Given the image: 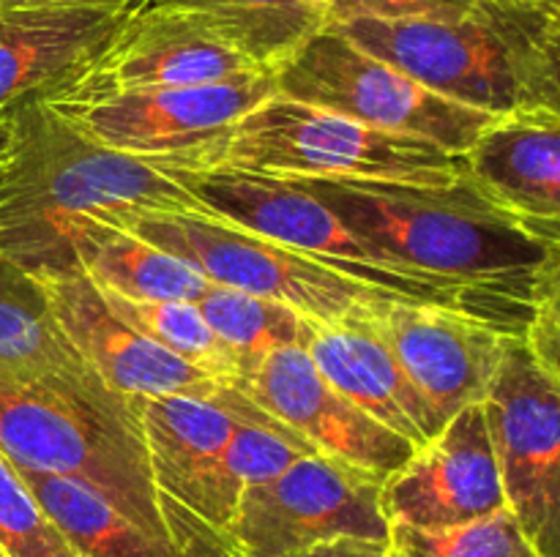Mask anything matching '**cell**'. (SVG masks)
<instances>
[{
  "instance_id": "1",
  "label": "cell",
  "mask_w": 560,
  "mask_h": 557,
  "mask_svg": "<svg viewBox=\"0 0 560 557\" xmlns=\"http://www.w3.org/2000/svg\"><path fill=\"white\" fill-rule=\"evenodd\" d=\"M350 233L416 271L495 306L525 336L539 278L560 262L545 238L465 175L452 186L293 178Z\"/></svg>"
},
{
  "instance_id": "2",
  "label": "cell",
  "mask_w": 560,
  "mask_h": 557,
  "mask_svg": "<svg viewBox=\"0 0 560 557\" xmlns=\"http://www.w3.org/2000/svg\"><path fill=\"white\" fill-rule=\"evenodd\" d=\"M202 213L167 167L91 140L47 98L5 112L0 142V257L31 276L80 271L71 235L82 218Z\"/></svg>"
},
{
  "instance_id": "3",
  "label": "cell",
  "mask_w": 560,
  "mask_h": 557,
  "mask_svg": "<svg viewBox=\"0 0 560 557\" xmlns=\"http://www.w3.org/2000/svg\"><path fill=\"white\" fill-rule=\"evenodd\" d=\"M0 451L20 470L91 486L145 533L170 541L137 399L104 380L0 364Z\"/></svg>"
},
{
  "instance_id": "4",
  "label": "cell",
  "mask_w": 560,
  "mask_h": 557,
  "mask_svg": "<svg viewBox=\"0 0 560 557\" xmlns=\"http://www.w3.org/2000/svg\"><path fill=\"white\" fill-rule=\"evenodd\" d=\"M167 175L195 197L202 216L304 251L334 271L416 304L443 306L490 322L509 336H523L503 311L452 282L416 271L350 233L320 200L293 178L235 167H167Z\"/></svg>"
},
{
  "instance_id": "5",
  "label": "cell",
  "mask_w": 560,
  "mask_h": 557,
  "mask_svg": "<svg viewBox=\"0 0 560 557\" xmlns=\"http://www.w3.org/2000/svg\"><path fill=\"white\" fill-rule=\"evenodd\" d=\"M547 20L545 9L481 0L457 20H348L328 27L438 96L503 118L525 109Z\"/></svg>"
},
{
  "instance_id": "6",
  "label": "cell",
  "mask_w": 560,
  "mask_h": 557,
  "mask_svg": "<svg viewBox=\"0 0 560 557\" xmlns=\"http://www.w3.org/2000/svg\"><path fill=\"white\" fill-rule=\"evenodd\" d=\"M219 167L282 178H370L416 186H452L468 175L465 153L372 129L279 93L235 126Z\"/></svg>"
},
{
  "instance_id": "7",
  "label": "cell",
  "mask_w": 560,
  "mask_h": 557,
  "mask_svg": "<svg viewBox=\"0 0 560 557\" xmlns=\"http://www.w3.org/2000/svg\"><path fill=\"white\" fill-rule=\"evenodd\" d=\"M170 251L208 282L293 306L317 325L339 322L399 295L370 287L326 262L202 213L142 211L104 218Z\"/></svg>"
},
{
  "instance_id": "8",
  "label": "cell",
  "mask_w": 560,
  "mask_h": 557,
  "mask_svg": "<svg viewBox=\"0 0 560 557\" xmlns=\"http://www.w3.org/2000/svg\"><path fill=\"white\" fill-rule=\"evenodd\" d=\"M273 80L279 96L372 129L432 140L452 153H468L498 120L485 109L438 96L328 25L295 49Z\"/></svg>"
},
{
  "instance_id": "9",
  "label": "cell",
  "mask_w": 560,
  "mask_h": 557,
  "mask_svg": "<svg viewBox=\"0 0 560 557\" xmlns=\"http://www.w3.org/2000/svg\"><path fill=\"white\" fill-rule=\"evenodd\" d=\"M277 93L273 71H252L208 85L47 102L91 140L113 151L151 158L164 167L197 169L219 167L235 126Z\"/></svg>"
},
{
  "instance_id": "10",
  "label": "cell",
  "mask_w": 560,
  "mask_h": 557,
  "mask_svg": "<svg viewBox=\"0 0 560 557\" xmlns=\"http://www.w3.org/2000/svg\"><path fill=\"white\" fill-rule=\"evenodd\" d=\"M381 491L377 475L312 453L249 486L224 535L235 557H293L339 538L388 544L392 522Z\"/></svg>"
},
{
  "instance_id": "11",
  "label": "cell",
  "mask_w": 560,
  "mask_h": 557,
  "mask_svg": "<svg viewBox=\"0 0 560 557\" xmlns=\"http://www.w3.org/2000/svg\"><path fill=\"white\" fill-rule=\"evenodd\" d=\"M481 404L506 508L541 557H560V377L512 336Z\"/></svg>"
},
{
  "instance_id": "12",
  "label": "cell",
  "mask_w": 560,
  "mask_h": 557,
  "mask_svg": "<svg viewBox=\"0 0 560 557\" xmlns=\"http://www.w3.org/2000/svg\"><path fill=\"white\" fill-rule=\"evenodd\" d=\"M137 407L156 489L217 530H228L238 508L224 478V451L235 429L246 420L304 440L241 391L224 402L195 396L137 399Z\"/></svg>"
},
{
  "instance_id": "13",
  "label": "cell",
  "mask_w": 560,
  "mask_h": 557,
  "mask_svg": "<svg viewBox=\"0 0 560 557\" xmlns=\"http://www.w3.org/2000/svg\"><path fill=\"white\" fill-rule=\"evenodd\" d=\"M383 511L392 524L448 530L506 508L501 467L485 404L459 410L427 446L383 481Z\"/></svg>"
},
{
  "instance_id": "14",
  "label": "cell",
  "mask_w": 560,
  "mask_h": 557,
  "mask_svg": "<svg viewBox=\"0 0 560 557\" xmlns=\"http://www.w3.org/2000/svg\"><path fill=\"white\" fill-rule=\"evenodd\" d=\"M235 388L304 437L317 453L383 481L416 453L413 442L342 396L304 347L277 349Z\"/></svg>"
},
{
  "instance_id": "15",
  "label": "cell",
  "mask_w": 560,
  "mask_h": 557,
  "mask_svg": "<svg viewBox=\"0 0 560 557\" xmlns=\"http://www.w3.org/2000/svg\"><path fill=\"white\" fill-rule=\"evenodd\" d=\"M366 320L443 424L485 402L512 339L463 311L408 298L383 300Z\"/></svg>"
},
{
  "instance_id": "16",
  "label": "cell",
  "mask_w": 560,
  "mask_h": 557,
  "mask_svg": "<svg viewBox=\"0 0 560 557\" xmlns=\"http://www.w3.org/2000/svg\"><path fill=\"white\" fill-rule=\"evenodd\" d=\"M36 278L66 339L104 382L124 396H195L224 402L238 393L235 386L213 380L120 320L102 289L82 271L42 273Z\"/></svg>"
},
{
  "instance_id": "17",
  "label": "cell",
  "mask_w": 560,
  "mask_h": 557,
  "mask_svg": "<svg viewBox=\"0 0 560 557\" xmlns=\"http://www.w3.org/2000/svg\"><path fill=\"white\" fill-rule=\"evenodd\" d=\"M266 71L178 11L137 9L96 63L44 98L88 102L129 91L191 87Z\"/></svg>"
},
{
  "instance_id": "18",
  "label": "cell",
  "mask_w": 560,
  "mask_h": 557,
  "mask_svg": "<svg viewBox=\"0 0 560 557\" xmlns=\"http://www.w3.org/2000/svg\"><path fill=\"white\" fill-rule=\"evenodd\" d=\"M135 11L0 9V115L85 74Z\"/></svg>"
},
{
  "instance_id": "19",
  "label": "cell",
  "mask_w": 560,
  "mask_h": 557,
  "mask_svg": "<svg viewBox=\"0 0 560 557\" xmlns=\"http://www.w3.org/2000/svg\"><path fill=\"white\" fill-rule=\"evenodd\" d=\"M366 311L370 309L317 325L306 353L342 396L416 448L427 446L446 424L438 418L432 404L421 396L386 342L377 336L366 320Z\"/></svg>"
},
{
  "instance_id": "20",
  "label": "cell",
  "mask_w": 560,
  "mask_h": 557,
  "mask_svg": "<svg viewBox=\"0 0 560 557\" xmlns=\"http://www.w3.org/2000/svg\"><path fill=\"white\" fill-rule=\"evenodd\" d=\"M468 178L545 238L560 244V118H498L465 153Z\"/></svg>"
},
{
  "instance_id": "21",
  "label": "cell",
  "mask_w": 560,
  "mask_h": 557,
  "mask_svg": "<svg viewBox=\"0 0 560 557\" xmlns=\"http://www.w3.org/2000/svg\"><path fill=\"white\" fill-rule=\"evenodd\" d=\"M77 268L102 293L131 300H197L211 282L170 251L129 229L98 218H82L71 235Z\"/></svg>"
},
{
  "instance_id": "22",
  "label": "cell",
  "mask_w": 560,
  "mask_h": 557,
  "mask_svg": "<svg viewBox=\"0 0 560 557\" xmlns=\"http://www.w3.org/2000/svg\"><path fill=\"white\" fill-rule=\"evenodd\" d=\"M142 9L189 16L266 71H277L328 25L320 0H142Z\"/></svg>"
},
{
  "instance_id": "23",
  "label": "cell",
  "mask_w": 560,
  "mask_h": 557,
  "mask_svg": "<svg viewBox=\"0 0 560 557\" xmlns=\"http://www.w3.org/2000/svg\"><path fill=\"white\" fill-rule=\"evenodd\" d=\"M0 364L80 382L104 380L60 331L38 278L5 257H0Z\"/></svg>"
},
{
  "instance_id": "24",
  "label": "cell",
  "mask_w": 560,
  "mask_h": 557,
  "mask_svg": "<svg viewBox=\"0 0 560 557\" xmlns=\"http://www.w3.org/2000/svg\"><path fill=\"white\" fill-rule=\"evenodd\" d=\"M20 473L38 506L80 557H178L170 541L145 533L91 486L63 475Z\"/></svg>"
},
{
  "instance_id": "25",
  "label": "cell",
  "mask_w": 560,
  "mask_h": 557,
  "mask_svg": "<svg viewBox=\"0 0 560 557\" xmlns=\"http://www.w3.org/2000/svg\"><path fill=\"white\" fill-rule=\"evenodd\" d=\"M197 309L233 355L235 369H238L235 386L246 380L277 349H306L317 331V322L295 311L293 306L213 282L197 300Z\"/></svg>"
},
{
  "instance_id": "26",
  "label": "cell",
  "mask_w": 560,
  "mask_h": 557,
  "mask_svg": "<svg viewBox=\"0 0 560 557\" xmlns=\"http://www.w3.org/2000/svg\"><path fill=\"white\" fill-rule=\"evenodd\" d=\"M102 295L120 320L145 333L159 347L197 366L213 380L235 386L238 369H235L233 355L224 347L222 339L211 331L197 304L191 300H131L109 293Z\"/></svg>"
},
{
  "instance_id": "27",
  "label": "cell",
  "mask_w": 560,
  "mask_h": 557,
  "mask_svg": "<svg viewBox=\"0 0 560 557\" xmlns=\"http://www.w3.org/2000/svg\"><path fill=\"white\" fill-rule=\"evenodd\" d=\"M392 557H541L509 508L448 530H416L392 524Z\"/></svg>"
},
{
  "instance_id": "28",
  "label": "cell",
  "mask_w": 560,
  "mask_h": 557,
  "mask_svg": "<svg viewBox=\"0 0 560 557\" xmlns=\"http://www.w3.org/2000/svg\"><path fill=\"white\" fill-rule=\"evenodd\" d=\"M0 546L9 557H80L0 451Z\"/></svg>"
},
{
  "instance_id": "29",
  "label": "cell",
  "mask_w": 560,
  "mask_h": 557,
  "mask_svg": "<svg viewBox=\"0 0 560 557\" xmlns=\"http://www.w3.org/2000/svg\"><path fill=\"white\" fill-rule=\"evenodd\" d=\"M312 453H317V448L306 440H295V437L244 420L224 451V478L235 500H241L249 486L277 478L290 464Z\"/></svg>"
},
{
  "instance_id": "30",
  "label": "cell",
  "mask_w": 560,
  "mask_h": 557,
  "mask_svg": "<svg viewBox=\"0 0 560 557\" xmlns=\"http://www.w3.org/2000/svg\"><path fill=\"white\" fill-rule=\"evenodd\" d=\"M481 0H326L328 22L348 20H457Z\"/></svg>"
},
{
  "instance_id": "31",
  "label": "cell",
  "mask_w": 560,
  "mask_h": 557,
  "mask_svg": "<svg viewBox=\"0 0 560 557\" xmlns=\"http://www.w3.org/2000/svg\"><path fill=\"white\" fill-rule=\"evenodd\" d=\"M525 342L536 358L560 377V262L539 278L534 293V317Z\"/></svg>"
},
{
  "instance_id": "32",
  "label": "cell",
  "mask_w": 560,
  "mask_h": 557,
  "mask_svg": "<svg viewBox=\"0 0 560 557\" xmlns=\"http://www.w3.org/2000/svg\"><path fill=\"white\" fill-rule=\"evenodd\" d=\"M523 112H547L560 118V25L552 20H547L536 44Z\"/></svg>"
},
{
  "instance_id": "33",
  "label": "cell",
  "mask_w": 560,
  "mask_h": 557,
  "mask_svg": "<svg viewBox=\"0 0 560 557\" xmlns=\"http://www.w3.org/2000/svg\"><path fill=\"white\" fill-rule=\"evenodd\" d=\"M142 0H0V9H107L135 11Z\"/></svg>"
},
{
  "instance_id": "34",
  "label": "cell",
  "mask_w": 560,
  "mask_h": 557,
  "mask_svg": "<svg viewBox=\"0 0 560 557\" xmlns=\"http://www.w3.org/2000/svg\"><path fill=\"white\" fill-rule=\"evenodd\" d=\"M293 557H392L388 555V544H375V541H359V538H339L328 541V544L312 546V549L301 552Z\"/></svg>"
},
{
  "instance_id": "35",
  "label": "cell",
  "mask_w": 560,
  "mask_h": 557,
  "mask_svg": "<svg viewBox=\"0 0 560 557\" xmlns=\"http://www.w3.org/2000/svg\"><path fill=\"white\" fill-rule=\"evenodd\" d=\"M498 3H512V5H530V9H552L560 0H498Z\"/></svg>"
},
{
  "instance_id": "36",
  "label": "cell",
  "mask_w": 560,
  "mask_h": 557,
  "mask_svg": "<svg viewBox=\"0 0 560 557\" xmlns=\"http://www.w3.org/2000/svg\"><path fill=\"white\" fill-rule=\"evenodd\" d=\"M547 14H550V20L556 22V25H560V3L552 5V9H547Z\"/></svg>"
},
{
  "instance_id": "37",
  "label": "cell",
  "mask_w": 560,
  "mask_h": 557,
  "mask_svg": "<svg viewBox=\"0 0 560 557\" xmlns=\"http://www.w3.org/2000/svg\"><path fill=\"white\" fill-rule=\"evenodd\" d=\"M5 137V115H0V142H3Z\"/></svg>"
},
{
  "instance_id": "38",
  "label": "cell",
  "mask_w": 560,
  "mask_h": 557,
  "mask_svg": "<svg viewBox=\"0 0 560 557\" xmlns=\"http://www.w3.org/2000/svg\"><path fill=\"white\" fill-rule=\"evenodd\" d=\"M0 557H9V552H5L3 546H0Z\"/></svg>"
},
{
  "instance_id": "39",
  "label": "cell",
  "mask_w": 560,
  "mask_h": 557,
  "mask_svg": "<svg viewBox=\"0 0 560 557\" xmlns=\"http://www.w3.org/2000/svg\"><path fill=\"white\" fill-rule=\"evenodd\" d=\"M320 3H326V0H320Z\"/></svg>"
}]
</instances>
